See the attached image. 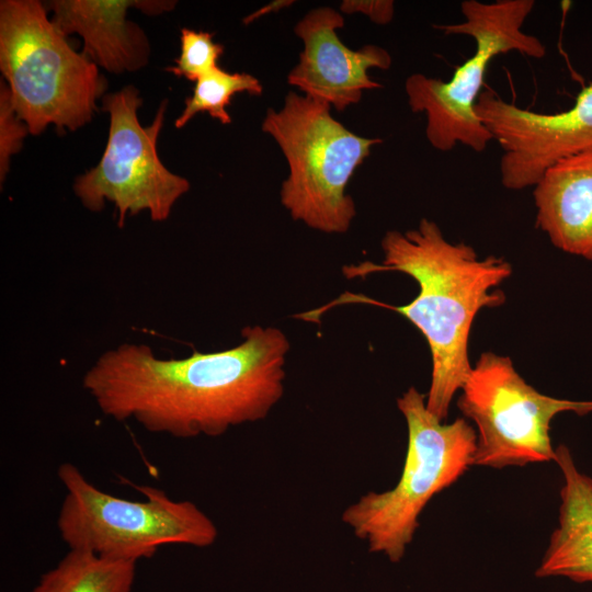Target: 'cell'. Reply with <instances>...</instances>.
<instances>
[{
  "label": "cell",
  "instance_id": "1",
  "mask_svg": "<svg viewBox=\"0 0 592 592\" xmlns=\"http://www.w3.org/2000/svg\"><path fill=\"white\" fill-rule=\"evenodd\" d=\"M230 349L159 358L149 345L123 343L101 354L82 386L103 414L133 419L178 439L219 436L267 417L284 394L289 341L274 327H246Z\"/></svg>",
  "mask_w": 592,
  "mask_h": 592
},
{
  "label": "cell",
  "instance_id": "2",
  "mask_svg": "<svg viewBox=\"0 0 592 592\" xmlns=\"http://www.w3.org/2000/svg\"><path fill=\"white\" fill-rule=\"evenodd\" d=\"M382 263L364 261L342 269L348 280L379 272H399L412 277L418 295L403 306H392L363 294L346 292L331 303L296 318L318 322L329 309L346 304L387 308L407 318L425 338L432 357L426 408L444 421L454 395L462 389L473 366L468 340L476 315L485 307L504 303L501 291H492L512 273L503 258L479 259L464 243L446 240L439 225L422 218L415 229L387 231L382 239Z\"/></svg>",
  "mask_w": 592,
  "mask_h": 592
},
{
  "label": "cell",
  "instance_id": "3",
  "mask_svg": "<svg viewBox=\"0 0 592 592\" xmlns=\"http://www.w3.org/2000/svg\"><path fill=\"white\" fill-rule=\"evenodd\" d=\"M408 430L401 476L387 491H369L345 508L342 521L368 550L400 561L419 517L431 499L474 465L476 430L465 420L443 423L428 408L425 395L410 387L397 399Z\"/></svg>",
  "mask_w": 592,
  "mask_h": 592
},
{
  "label": "cell",
  "instance_id": "4",
  "mask_svg": "<svg viewBox=\"0 0 592 592\" xmlns=\"http://www.w3.org/2000/svg\"><path fill=\"white\" fill-rule=\"evenodd\" d=\"M0 69L29 133L76 130L92 119L106 80L76 52L36 0L0 2Z\"/></svg>",
  "mask_w": 592,
  "mask_h": 592
},
{
  "label": "cell",
  "instance_id": "5",
  "mask_svg": "<svg viewBox=\"0 0 592 592\" xmlns=\"http://www.w3.org/2000/svg\"><path fill=\"white\" fill-rule=\"evenodd\" d=\"M331 106L291 91L283 106L267 109L262 130L286 158L289 173L281 187V203L293 219L326 234H344L356 215L345 193L358 166L382 138L349 130L330 114Z\"/></svg>",
  "mask_w": 592,
  "mask_h": 592
},
{
  "label": "cell",
  "instance_id": "6",
  "mask_svg": "<svg viewBox=\"0 0 592 592\" xmlns=\"http://www.w3.org/2000/svg\"><path fill=\"white\" fill-rule=\"evenodd\" d=\"M57 476L65 489L57 528L69 549L136 563L166 545L204 548L218 537L216 524L195 503L173 500L162 489L134 486L144 496L134 501L102 491L68 462Z\"/></svg>",
  "mask_w": 592,
  "mask_h": 592
},
{
  "label": "cell",
  "instance_id": "7",
  "mask_svg": "<svg viewBox=\"0 0 592 592\" xmlns=\"http://www.w3.org/2000/svg\"><path fill=\"white\" fill-rule=\"evenodd\" d=\"M460 9L463 22L442 24L439 30L473 37L475 54L455 69L448 81L413 73L407 78L405 89L411 111L425 114V135L435 149L448 151L462 144L481 152L492 140L476 112L489 62L509 52L539 59L546 48L537 37L522 31L532 12L525 0H466Z\"/></svg>",
  "mask_w": 592,
  "mask_h": 592
},
{
  "label": "cell",
  "instance_id": "8",
  "mask_svg": "<svg viewBox=\"0 0 592 592\" xmlns=\"http://www.w3.org/2000/svg\"><path fill=\"white\" fill-rule=\"evenodd\" d=\"M460 412L476 425L474 465L501 469L556 459L555 415L592 412V401L546 396L527 384L508 356L482 353L462 387Z\"/></svg>",
  "mask_w": 592,
  "mask_h": 592
},
{
  "label": "cell",
  "instance_id": "9",
  "mask_svg": "<svg viewBox=\"0 0 592 592\" xmlns=\"http://www.w3.org/2000/svg\"><path fill=\"white\" fill-rule=\"evenodd\" d=\"M102 101L110 114L107 144L100 162L75 180V194L92 212L101 210L105 201L113 202L118 227L127 216L143 210H148L153 221L166 220L175 202L190 190V182L169 171L157 153L167 101L147 127L138 121L143 100L133 86L109 93Z\"/></svg>",
  "mask_w": 592,
  "mask_h": 592
},
{
  "label": "cell",
  "instance_id": "10",
  "mask_svg": "<svg viewBox=\"0 0 592 592\" xmlns=\"http://www.w3.org/2000/svg\"><path fill=\"white\" fill-rule=\"evenodd\" d=\"M476 112L503 151L501 182L510 190L534 186L558 162L592 150V82L560 113L522 109L490 90L480 93Z\"/></svg>",
  "mask_w": 592,
  "mask_h": 592
},
{
  "label": "cell",
  "instance_id": "11",
  "mask_svg": "<svg viewBox=\"0 0 592 592\" xmlns=\"http://www.w3.org/2000/svg\"><path fill=\"white\" fill-rule=\"evenodd\" d=\"M344 25L342 14L329 7L309 11L294 33L304 49L298 64L287 76V82L304 95L344 111L358 103L364 90L382 88L368 76L371 68L388 69L391 56L376 45L358 50L346 47L337 35Z\"/></svg>",
  "mask_w": 592,
  "mask_h": 592
},
{
  "label": "cell",
  "instance_id": "12",
  "mask_svg": "<svg viewBox=\"0 0 592 592\" xmlns=\"http://www.w3.org/2000/svg\"><path fill=\"white\" fill-rule=\"evenodd\" d=\"M175 1L147 0H57L46 9L64 34L83 38L82 53L113 73L134 71L147 64L149 44L143 30L126 20L128 8L159 14L173 9Z\"/></svg>",
  "mask_w": 592,
  "mask_h": 592
},
{
  "label": "cell",
  "instance_id": "13",
  "mask_svg": "<svg viewBox=\"0 0 592 592\" xmlns=\"http://www.w3.org/2000/svg\"><path fill=\"white\" fill-rule=\"evenodd\" d=\"M536 226L558 249L592 260V150L567 158L534 185Z\"/></svg>",
  "mask_w": 592,
  "mask_h": 592
},
{
  "label": "cell",
  "instance_id": "14",
  "mask_svg": "<svg viewBox=\"0 0 592 592\" xmlns=\"http://www.w3.org/2000/svg\"><path fill=\"white\" fill-rule=\"evenodd\" d=\"M555 451V463L563 476L558 525L535 576L592 583V477L578 469L566 445Z\"/></svg>",
  "mask_w": 592,
  "mask_h": 592
},
{
  "label": "cell",
  "instance_id": "15",
  "mask_svg": "<svg viewBox=\"0 0 592 592\" xmlns=\"http://www.w3.org/2000/svg\"><path fill=\"white\" fill-rule=\"evenodd\" d=\"M136 563L69 549L31 592H132Z\"/></svg>",
  "mask_w": 592,
  "mask_h": 592
},
{
  "label": "cell",
  "instance_id": "16",
  "mask_svg": "<svg viewBox=\"0 0 592 592\" xmlns=\"http://www.w3.org/2000/svg\"><path fill=\"white\" fill-rule=\"evenodd\" d=\"M261 82L250 73L227 72L217 68L197 79L193 94L185 100V107L174 125L182 128L195 114L208 113L221 124L231 122L226 107L237 93L261 95Z\"/></svg>",
  "mask_w": 592,
  "mask_h": 592
},
{
  "label": "cell",
  "instance_id": "17",
  "mask_svg": "<svg viewBox=\"0 0 592 592\" xmlns=\"http://www.w3.org/2000/svg\"><path fill=\"white\" fill-rule=\"evenodd\" d=\"M213 33L181 30V54L174 59L175 66L167 70L177 77L197 81L202 76L218 68L217 60L224 46L213 41Z\"/></svg>",
  "mask_w": 592,
  "mask_h": 592
},
{
  "label": "cell",
  "instance_id": "18",
  "mask_svg": "<svg viewBox=\"0 0 592 592\" xmlns=\"http://www.w3.org/2000/svg\"><path fill=\"white\" fill-rule=\"evenodd\" d=\"M27 125L19 117L12 104L9 86L0 84V181L3 182L9 171L10 158L20 151Z\"/></svg>",
  "mask_w": 592,
  "mask_h": 592
},
{
  "label": "cell",
  "instance_id": "19",
  "mask_svg": "<svg viewBox=\"0 0 592 592\" xmlns=\"http://www.w3.org/2000/svg\"><path fill=\"white\" fill-rule=\"evenodd\" d=\"M394 1L390 0H344L340 5V11L346 14L362 13L374 23L387 24L394 18Z\"/></svg>",
  "mask_w": 592,
  "mask_h": 592
},
{
  "label": "cell",
  "instance_id": "20",
  "mask_svg": "<svg viewBox=\"0 0 592 592\" xmlns=\"http://www.w3.org/2000/svg\"><path fill=\"white\" fill-rule=\"evenodd\" d=\"M289 3H293V1H274V2H271L270 4L263 7L261 10L254 12L253 14L247 16L244 19V23H250L251 21L260 18L261 15H264L266 13H270L271 11H276V10H280L282 8H285L287 5H289Z\"/></svg>",
  "mask_w": 592,
  "mask_h": 592
}]
</instances>
